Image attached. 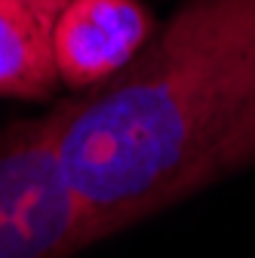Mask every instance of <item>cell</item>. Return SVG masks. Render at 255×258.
I'll return each instance as SVG.
<instances>
[{
	"instance_id": "1",
	"label": "cell",
	"mask_w": 255,
	"mask_h": 258,
	"mask_svg": "<svg viewBox=\"0 0 255 258\" xmlns=\"http://www.w3.org/2000/svg\"><path fill=\"white\" fill-rule=\"evenodd\" d=\"M46 123L95 243L252 166L255 0H184Z\"/></svg>"
},
{
	"instance_id": "2",
	"label": "cell",
	"mask_w": 255,
	"mask_h": 258,
	"mask_svg": "<svg viewBox=\"0 0 255 258\" xmlns=\"http://www.w3.org/2000/svg\"><path fill=\"white\" fill-rule=\"evenodd\" d=\"M89 218L46 117L0 133V258H68L92 246Z\"/></svg>"
},
{
	"instance_id": "3",
	"label": "cell",
	"mask_w": 255,
	"mask_h": 258,
	"mask_svg": "<svg viewBox=\"0 0 255 258\" xmlns=\"http://www.w3.org/2000/svg\"><path fill=\"white\" fill-rule=\"evenodd\" d=\"M154 31L157 22L139 0H71L49 31L61 83L89 89L114 77Z\"/></svg>"
},
{
	"instance_id": "4",
	"label": "cell",
	"mask_w": 255,
	"mask_h": 258,
	"mask_svg": "<svg viewBox=\"0 0 255 258\" xmlns=\"http://www.w3.org/2000/svg\"><path fill=\"white\" fill-rule=\"evenodd\" d=\"M61 83L49 31L16 0H0V99H49Z\"/></svg>"
},
{
	"instance_id": "5",
	"label": "cell",
	"mask_w": 255,
	"mask_h": 258,
	"mask_svg": "<svg viewBox=\"0 0 255 258\" xmlns=\"http://www.w3.org/2000/svg\"><path fill=\"white\" fill-rule=\"evenodd\" d=\"M16 4H22L31 16H34L46 31H52V25H55V19H58V13L65 10L71 0H16Z\"/></svg>"
}]
</instances>
